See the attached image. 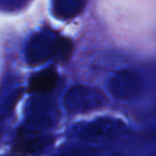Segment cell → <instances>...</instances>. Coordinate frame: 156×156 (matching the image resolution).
Masks as SVG:
<instances>
[{"instance_id": "cell-5", "label": "cell", "mask_w": 156, "mask_h": 156, "mask_svg": "<svg viewBox=\"0 0 156 156\" xmlns=\"http://www.w3.org/2000/svg\"><path fill=\"white\" fill-rule=\"evenodd\" d=\"M58 74L54 68L43 69L34 76H32L28 85V91L34 94H46L50 93L57 84Z\"/></svg>"}, {"instance_id": "cell-1", "label": "cell", "mask_w": 156, "mask_h": 156, "mask_svg": "<svg viewBox=\"0 0 156 156\" xmlns=\"http://www.w3.org/2000/svg\"><path fill=\"white\" fill-rule=\"evenodd\" d=\"M126 127L122 122L110 118H101L93 123L77 126L73 129V136L89 143L101 141L104 139H112L124 133Z\"/></svg>"}, {"instance_id": "cell-2", "label": "cell", "mask_w": 156, "mask_h": 156, "mask_svg": "<svg viewBox=\"0 0 156 156\" xmlns=\"http://www.w3.org/2000/svg\"><path fill=\"white\" fill-rule=\"evenodd\" d=\"M60 37L50 32H39L32 37L28 43L26 57L32 66L40 65L50 57H56Z\"/></svg>"}, {"instance_id": "cell-4", "label": "cell", "mask_w": 156, "mask_h": 156, "mask_svg": "<svg viewBox=\"0 0 156 156\" xmlns=\"http://www.w3.org/2000/svg\"><path fill=\"white\" fill-rule=\"evenodd\" d=\"M102 102V96L90 90L76 89L67 94L65 99L66 108L71 112H84L96 108Z\"/></svg>"}, {"instance_id": "cell-6", "label": "cell", "mask_w": 156, "mask_h": 156, "mask_svg": "<svg viewBox=\"0 0 156 156\" xmlns=\"http://www.w3.org/2000/svg\"><path fill=\"white\" fill-rule=\"evenodd\" d=\"M61 156H95V150L87 146H72L65 150Z\"/></svg>"}, {"instance_id": "cell-3", "label": "cell", "mask_w": 156, "mask_h": 156, "mask_svg": "<svg viewBox=\"0 0 156 156\" xmlns=\"http://www.w3.org/2000/svg\"><path fill=\"white\" fill-rule=\"evenodd\" d=\"M52 138L49 135H43L37 129L29 127L18 130V135L15 141V149L20 152H38L44 150Z\"/></svg>"}, {"instance_id": "cell-7", "label": "cell", "mask_w": 156, "mask_h": 156, "mask_svg": "<svg viewBox=\"0 0 156 156\" xmlns=\"http://www.w3.org/2000/svg\"><path fill=\"white\" fill-rule=\"evenodd\" d=\"M108 156H118V155H108Z\"/></svg>"}]
</instances>
